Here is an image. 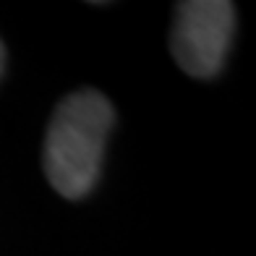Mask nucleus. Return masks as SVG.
<instances>
[{"instance_id": "7ed1b4c3", "label": "nucleus", "mask_w": 256, "mask_h": 256, "mask_svg": "<svg viewBox=\"0 0 256 256\" xmlns=\"http://www.w3.org/2000/svg\"><path fill=\"white\" fill-rule=\"evenodd\" d=\"M3 66H6V50H3V42H0V74H3Z\"/></svg>"}, {"instance_id": "f03ea898", "label": "nucleus", "mask_w": 256, "mask_h": 256, "mask_svg": "<svg viewBox=\"0 0 256 256\" xmlns=\"http://www.w3.org/2000/svg\"><path fill=\"white\" fill-rule=\"evenodd\" d=\"M236 29V8L225 0H188L176 8L172 55L186 74L196 78L214 76Z\"/></svg>"}, {"instance_id": "f257e3e1", "label": "nucleus", "mask_w": 256, "mask_h": 256, "mask_svg": "<svg viewBox=\"0 0 256 256\" xmlns=\"http://www.w3.org/2000/svg\"><path fill=\"white\" fill-rule=\"evenodd\" d=\"M112 120V104L94 89L74 92L55 108L44 138V172L66 199H81L92 191Z\"/></svg>"}]
</instances>
